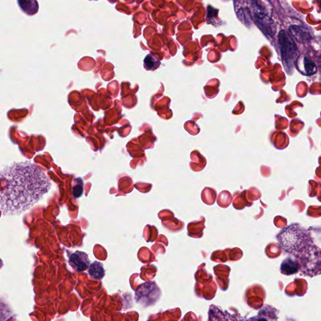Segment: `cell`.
Wrapping results in <instances>:
<instances>
[{
    "mask_svg": "<svg viewBox=\"0 0 321 321\" xmlns=\"http://www.w3.org/2000/svg\"><path fill=\"white\" fill-rule=\"evenodd\" d=\"M304 62L305 66H307V68H305L307 74H313V73L316 72V65L314 64V62L307 59V58L304 60Z\"/></svg>",
    "mask_w": 321,
    "mask_h": 321,
    "instance_id": "cell-11",
    "label": "cell"
},
{
    "mask_svg": "<svg viewBox=\"0 0 321 321\" xmlns=\"http://www.w3.org/2000/svg\"><path fill=\"white\" fill-rule=\"evenodd\" d=\"M299 265L303 275L313 277L321 274V249L317 245H307L293 256Z\"/></svg>",
    "mask_w": 321,
    "mask_h": 321,
    "instance_id": "cell-3",
    "label": "cell"
},
{
    "mask_svg": "<svg viewBox=\"0 0 321 321\" xmlns=\"http://www.w3.org/2000/svg\"><path fill=\"white\" fill-rule=\"evenodd\" d=\"M277 240L284 252L293 257L307 245L314 244L311 233L298 224L283 229L277 235Z\"/></svg>",
    "mask_w": 321,
    "mask_h": 321,
    "instance_id": "cell-2",
    "label": "cell"
},
{
    "mask_svg": "<svg viewBox=\"0 0 321 321\" xmlns=\"http://www.w3.org/2000/svg\"><path fill=\"white\" fill-rule=\"evenodd\" d=\"M160 62L154 55H148L144 60V68L148 70H155L159 68Z\"/></svg>",
    "mask_w": 321,
    "mask_h": 321,
    "instance_id": "cell-10",
    "label": "cell"
},
{
    "mask_svg": "<svg viewBox=\"0 0 321 321\" xmlns=\"http://www.w3.org/2000/svg\"><path fill=\"white\" fill-rule=\"evenodd\" d=\"M257 321H268L266 320V319H265L264 318H261L260 319H258V320Z\"/></svg>",
    "mask_w": 321,
    "mask_h": 321,
    "instance_id": "cell-12",
    "label": "cell"
},
{
    "mask_svg": "<svg viewBox=\"0 0 321 321\" xmlns=\"http://www.w3.org/2000/svg\"><path fill=\"white\" fill-rule=\"evenodd\" d=\"M20 8L23 12L28 15H33L38 12L39 10V4L37 1L33 0H25V1H18Z\"/></svg>",
    "mask_w": 321,
    "mask_h": 321,
    "instance_id": "cell-9",
    "label": "cell"
},
{
    "mask_svg": "<svg viewBox=\"0 0 321 321\" xmlns=\"http://www.w3.org/2000/svg\"><path fill=\"white\" fill-rule=\"evenodd\" d=\"M278 45L283 63L290 68L298 57V47L289 33L284 30L278 35Z\"/></svg>",
    "mask_w": 321,
    "mask_h": 321,
    "instance_id": "cell-5",
    "label": "cell"
},
{
    "mask_svg": "<svg viewBox=\"0 0 321 321\" xmlns=\"http://www.w3.org/2000/svg\"><path fill=\"white\" fill-rule=\"evenodd\" d=\"M69 263L74 271L78 272L86 271L90 266V260L88 254L81 251H76L71 254Z\"/></svg>",
    "mask_w": 321,
    "mask_h": 321,
    "instance_id": "cell-6",
    "label": "cell"
},
{
    "mask_svg": "<svg viewBox=\"0 0 321 321\" xmlns=\"http://www.w3.org/2000/svg\"><path fill=\"white\" fill-rule=\"evenodd\" d=\"M252 12L255 23L265 34L270 36L274 35L275 26L272 18L271 11L261 2L253 1L252 2Z\"/></svg>",
    "mask_w": 321,
    "mask_h": 321,
    "instance_id": "cell-4",
    "label": "cell"
},
{
    "mask_svg": "<svg viewBox=\"0 0 321 321\" xmlns=\"http://www.w3.org/2000/svg\"><path fill=\"white\" fill-rule=\"evenodd\" d=\"M0 208L3 215H17L32 207L50 190L51 181L37 165L15 162L1 173Z\"/></svg>",
    "mask_w": 321,
    "mask_h": 321,
    "instance_id": "cell-1",
    "label": "cell"
},
{
    "mask_svg": "<svg viewBox=\"0 0 321 321\" xmlns=\"http://www.w3.org/2000/svg\"><path fill=\"white\" fill-rule=\"evenodd\" d=\"M89 274L94 279L101 280L105 275L103 265L98 261H95L89 266Z\"/></svg>",
    "mask_w": 321,
    "mask_h": 321,
    "instance_id": "cell-8",
    "label": "cell"
},
{
    "mask_svg": "<svg viewBox=\"0 0 321 321\" xmlns=\"http://www.w3.org/2000/svg\"><path fill=\"white\" fill-rule=\"evenodd\" d=\"M280 273L285 275H293L299 271V265L295 259L287 258L280 265Z\"/></svg>",
    "mask_w": 321,
    "mask_h": 321,
    "instance_id": "cell-7",
    "label": "cell"
}]
</instances>
